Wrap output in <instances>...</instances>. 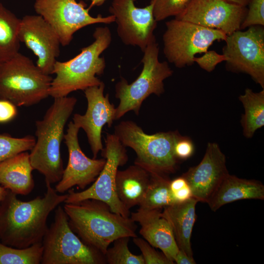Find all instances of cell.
<instances>
[{
    "instance_id": "f546056e",
    "label": "cell",
    "mask_w": 264,
    "mask_h": 264,
    "mask_svg": "<svg viewBox=\"0 0 264 264\" xmlns=\"http://www.w3.org/2000/svg\"><path fill=\"white\" fill-rule=\"evenodd\" d=\"M192 0H151L154 16L157 22L181 13Z\"/></svg>"
},
{
    "instance_id": "83f0119b",
    "label": "cell",
    "mask_w": 264,
    "mask_h": 264,
    "mask_svg": "<svg viewBox=\"0 0 264 264\" xmlns=\"http://www.w3.org/2000/svg\"><path fill=\"white\" fill-rule=\"evenodd\" d=\"M130 237H120L113 242V246L108 248L105 258L109 264H145L142 255H135L129 250Z\"/></svg>"
},
{
    "instance_id": "7a4b0ae2",
    "label": "cell",
    "mask_w": 264,
    "mask_h": 264,
    "mask_svg": "<svg viewBox=\"0 0 264 264\" xmlns=\"http://www.w3.org/2000/svg\"><path fill=\"white\" fill-rule=\"evenodd\" d=\"M63 208L74 233L104 256L109 245L116 239L137 237V226L130 217L112 212L102 201L86 199L65 203Z\"/></svg>"
},
{
    "instance_id": "4fadbf2b",
    "label": "cell",
    "mask_w": 264,
    "mask_h": 264,
    "mask_svg": "<svg viewBox=\"0 0 264 264\" xmlns=\"http://www.w3.org/2000/svg\"><path fill=\"white\" fill-rule=\"evenodd\" d=\"M136 0H113L109 11L115 17L117 33L123 44L137 46L143 52L156 40L154 34L157 22L154 16L153 2L142 8L134 4Z\"/></svg>"
},
{
    "instance_id": "d4e9b609",
    "label": "cell",
    "mask_w": 264,
    "mask_h": 264,
    "mask_svg": "<svg viewBox=\"0 0 264 264\" xmlns=\"http://www.w3.org/2000/svg\"><path fill=\"white\" fill-rule=\"evenodd\" d=\"M20 22V19L0 2V64L19 52Z\"/></svg>"
},
{
    "instance_id": "d6986e66",
    "label": "cell",
    "mask_w": 264,
    "mask_h": 264,
    "mask_svg": "<svg viewBox=\"0 0 264 264\" xmlns=\"http://www.w3.org/2000/svg\"><path fill=\"white\" fill-rule=\"evenodd\" d=\"M130 218L140 226L139 233L152 246L160 249L174 264L179 250L171 226L162 215L161 209L138 208Z\"/></svg>"
},
{
    "instance_id": "d6a6232c",
    "label": "cell",
    "mask_w": 264,
    "mask_h": 264,
    "mask_svg": "<svg viewBox=\"0 0 264 264\" xmlns=\"http://www.w3.org/2000/svg\"><path fill=\"white\" fill-rule=\"evenodd\" d=\"M225 60L223 54H219L214 50H207L202 56L195 57L194 59V63L208 72L213 71L219 64Z\"/></svg>"
},
{
    "instance_id": "ffe728a7",
    "label": "cell",
    "mask_w": 264,
    "mask_h": 264,
    "mask_svg": "<svg viewBox=\"0 0 264 264\" xmlns=\"http://www.w3.org/2000/svg\"><path fill=\"white\" fill-rule=\"evenodd\" d=\"M242 199H264V186L259 181L239 178L228 174L207 203L216 212L223 205Z\"/></svg>"
},
{
    "instance_id": "484cf974",
    "label": "cell",
    "mask_w": 264,
    "mask_h": 264,
    "mask_svg": "<svg viewBox=\"0 0 264 264\" xmlns=\"http://www.w3.org/2000/svg\"><path fill=\"white\" fill-rule=\"evenodd\" d=\"M170 181L166 175L150 174L149 184L139 208L146 210L162 209L176 203L170 189Z\"/></svg>"
},
{
    "instance_id": "ac0fdd59",
    "label": "cell",
    "mask_w": 264,
    "mask_h": 264,
    "mask_svg": "<svg viewBox=\"0 0 264 264\" xmlns=\"http://www.w3.org/2000/svg\"><path fill=\"white\" fill-rule=\"evenodd\" d=\"M228 174L224 154L216 143L209 142L200 162L182 176L192 190L193 198L207 203Z\"/></svg>"
},
{
    "instance_id": "2e32d148",
    "label": "cell",
    "mask_w": 264,
    "mask_h": 264,
    "mask_svg": "<svg viewBox=\"0 0 264 264\" xmlns=\"http://www.w3.org/2000/svg\"><path fill=\"white\" fill-rule=\"evenodd\" d=\"M80 128L70 121L64 139L68 152L67 166L61 180L55 186L58 193H64L74 186L84 189L93 182L103 169L106 159L90 158L82 151L79 143Z\"/></svg>"
},
{
    "instance_id": "7402d4cb",
    "label": "cell",
    "mask_w": 264,
    "mask_h": 264,
    "mask_svg": "<svg viewBox=\"0 0 264 264\" xmlns=\"http://www.w3.org/2000/svg\"><path fill=\"white\" fill-rule=\"evenodd\" d=\"M198 201L194 198L163 208L162 215L169 222L179 249L193 257L191 238L196 220V206Z\"/></svg>"
},
{
    "instance_id": "5bb4252c",
    "label": "cell",
    "mask_w": 264,
    "mask_h": 264,
    "mask_svg": "<svg viewBox=\"0 0 264 264\" xmlns=\"http://www.w3.org/2000/svg\"><path fill=\"white\" fill-rule=\"evenodd\" d=\"M247 8L225 0H192L175 18L218 29L227 35L241 30Z\"/></svg>"
},
{
    "instance_id": "603a6c76",
    "label": "cell",
    "mask_w": 264,
    "mask_h": 264,
    "mask_svg": "<svg viewBox=\"0 0 264 264\" xmlns=\"http://www.w3.org/2000/svg\"><path fill=\"white\" fill-rule=\"evenodd\" d=\"M150 180V174L134 164L124 170H117L115 188L117 197L128 209L141 203Z\"/></svg>"
},
{
    "instance_id": "4316f807",
    "label": "cell",
    "mask_w": 264,
    "mask_h": 264,
    "mask_svg": "<svg viewBox=\"0 0 264 264\" xmlns=\"http://www.w3.org/2000/svg\"><path fill=\"white\" fill-rule=\"evenodd\" d=\"M43 251L42 242L23 248L8 246L0 242V264H39Z\"/></svg>"
},
{
    "instance_id": "277c9868",
    "label": "cell",
    "mask_w": 264,
    "mask_h": 264,
    "mask_svg": "<svg viewBox=\"0 0 264 264\" xmlns=\"http://www.w3.org/2000/svg\"><path fill=\"white\" fill-rule=\"evenodd\" d=\"M93 42L81 49L74 58L65 62L56 61L52 74L49 95L53 98L68 96L71 92L84 90L99 85L102 81L96 76L104 73L106 61L101 54L111 42V34L107 26L95 28Z\"/></svg>"
},
{
    "instance_id": "44dd1931",
    "label": "cell",
    "mask_w": 264,
    "mask_h": 264,
    "mask_svg": "<svg viewBox=\"0 0 264 264\" xmlns=\"http://www.w3.org/2000/svg\"><path fill=\"white\" fill-rule=\"evenodd\" d=\"M33 170L29 154L19 153L0 162V184L16 195H27L34 188Z\"/></svg>"
},
{
    "instance_id": "f35d334b",
    "label": "cell",
    "mask_w": 264,
    "mask_h": 264,
    "mask_svg": "<svg viewBox=\"0 0 264 264\" xmlns=\"http://www.w3.org/2000/svg\"><path fill=\"white\" fill-rule=\"evenodd\" d=\"M90 1V4L89 8L91 9L93 6H101L106 1V0H89Z\"/></svg>"
},
{
    "instance_id": "3957f363",
    "label": "cell",
    "mask_w": 264,
    "mask_h": 264,
    "mask_svg": "<svg viewBox=\"0 0 264 264\" xmlns=\"http://www.w3.org/2000/svg\"><path fill=\"white\" fill-rule=\"evenodd\" d=\"M54 99L43 118L36 121L37 139L29 154L34 170L42 174L45 182L50 184L58 182L63 174L61 145L65 126L77 101L73 96Z\"/></svg>"
},
{
    "instance_id": "4dcf8cb0",
    "label": "cell",
    "mask_w": 264,
    "mask_h": 264,
    "mask_svg": "<svg viewBox=\"0 0 264 264\" xmlns=\"http://www.w3.org/2000/svg\"><path fill=\"white\" fill-rule=\"evenodd\" d=\"M134 243L141 252L145 264H173L162 252L155 250L145 239L136 237L132 238Z\"/></svg>"
},
{
    "instance_id": "8d00e7d4",
    "label": "cell",
    "mask_w": 264,
    "mask_h": 264,
    "mask_svg": "<svg viewBox=\"0 0 264 264\" xmlns=\"http://www.w3.org/2000/svg\"><path fill=\"white\" fill-rule=\"evenodd\" d=\"M177 264H196L193 257L188 255L184 251L179 249L175 259L174 263Z\"/></svg>"
},
{
    "instance_id": "7c38bea8",
    "label": "cell",
    "mask_w": 264,
    "mask_h": 264,
    "mask_svg": "<svg viewBox=\"0 0 264 264\" xmlns=\"http://www.w3.org/2000/svg\"><path fill=\"white\" fill-rule=\"evenodd\" d=\"M86 6L84 1L78 2L76 0H35L34 4L36 13L52 27L63 46L69 45L74 33L83 27L115 22L112 15L91 16L89 12L90 9Z\"/></svg>"
},
{
    "instance_id": "8fae6325",
    "label": "cell",
    "mask_w": 264,
    "mask_h": 264,
    "mask_svg": "<svg viewBox=\"0 0 264 264\" xmlns=\"http://www.w3.org/2000/svg\"><path fill=\"white\" fill-rule=\"evenodd\" d=\"M222 54L227 70L249 75L264 89V28L255 25L227 35Z\"/></svg>"
},
{
    "instance_id": "74e56055",
    "label": "cell",
    "mask_w": 264,
    "mask_h": 264,
    "mask_svg": "<svg viewBox=\"0 0 264 264\" xmlns=\"http://www.w3.org/2000/svg\"><path fill=\"white\" fill-rule=\"evenodd\" d=\"M237 5L247 7L251 0H225Z\"/></svg>"
},
{
    "instance_id": "8992f818",
    "label": "cell",
    "mask_w": 264,
    "mask_h": 264,
    "mask_svg": "<svg viewBox=\"0 0 264 264\" xmlns=\"http://www.w3.org/2000/svg\"><path fill=\"white\" fill-rule=\"evenodd\" d=\"M159 51L156 40L148 45L143 51V68L137 78L129 84L122 77L116 84L115 95L119 103L116 108L115 120L132 110L138 115L147 97L152 94L160 96L164 92V81L172 75L173 70L167 61H159Z\"/></svg>"
},
{
    "instance_id": "6da1fadb",
    "label": "cell",
    "mask_w": 264,
    "mask_h": 264,
    "mask_svg": "<svg viewBox=\"0 0 264 264\" xmlns=\"http://www.w3.org/2000/svg\"><path fill=\"white\" fill-rule=\"evenodd\" d=\"M46 191L27 201L18 198L7 189L0 204V240L1 243L18 248L42 242L48 228L50 213L63 202L67 195H59L51 184L45 182Z\"/></svg>"
},
{
    "instance_id": "9a60e30c",
    "label": "cell",
    "mask_w": 264,
    "mask_h": 264,
    "mask_svg": "<svg viewBox=\"0 0 264 264\" xmlns=\"http://www.w3.org/2000/svg\"><path fill=\"white\" fill-rule=\"evenodd\" d=\"M18 38L37 56L39 69L45 74H52L61 44L50 24L39 15H25L20 19Z\"/></svg>"
},
{
    "instance_id": "1f68e13d",
    "label": "cell",
    "mask_w": 264,
    "mask_h": 264,
    "mask_svg": "<svg viewBox=\"0 0 264 264\" xmlns=\"http://www.w3.org/2000/svg\"><path fill=\"white\" fill-rule=\"evenodd\" d=\"M246 16L241 30L252 26H264V0H251L248 5Z\"/></svg>"
},
{
    "instance_id": "ba28073f",
    "label": "cell",
    "mask_w": 264,
    "mask_h": 264,
    "mask_svg": "<svg viewBox=\"0 0 264 264\" xmlns=\"http://www.w3.org/2000/svg\"><path fill=\"white\" fill-rule=\"evenodd\" d=\"M42 264H103L105 256L86 244L70 227L63 207L55 211L54 220L42 240Z\"/></svg>"
},
{
    "instance_id": "ab89813d",
    "label": "cell",
    "mask_w": 264,
    "mask_h": 264,
    "mask_svg": "<svg viewBox=\"0 0 264 264\" xmlns=\"http://www.w3.org/2000/svg\"><path fill=\"white\" fill-rule=\"evenodd\" d=\"M7 192V189L2 186H0V204Z\"/></svg>"
},
{
    "instance_id": "5b68a950",
    "label": "cell",
    "mask_w": 264,
    "mask_h": 264,
    "mask_svg": "<svg viewBox=\"0 0 264 264\" xmlns=\"http://www.w3.org/2000/svg\"><path fill=\"white\" fill-rule=\"evenodd\" d=\"M114 134L125 147L135 153L134 164L150 174L166 175L176 171L178 159L174 147L181 136L177 131L148 134L134 122L126 120L115 126Z\"/></svg>"
},
{
    "instance_id": "d590c367",
    "label": "cell",
    "mask_w": 264,
    "mask_h": 264,
    "mask_svg": "<svg viewBox=\"0 0 264 264\" xmlns=\"http://www.w3.org/2000/svg\"><path fill=\"white\" fill-rule=\"evenodd\" d=\"M171 194L176 203L183 202L193 198L192 191L189 184Z\"/></svg>"
},
{
    "instance_id": "52a82bcc",
    "label": "cell",
    "mask_w": 264,
    "mask_h": 264,
    "mask_svg": "<svg viewBox=\"0 0 264 264\" xmlns=\"http://www.w3.org/2000/svg\"><path fill=\"white\" fill-rule=\"evenodd\" d=\"M52 79L19 52L0 64V99L18 107L35 105L49 96Z\"/></svg>"
},
{
    "instance_id": "e575fe53",
    "label": "cell",
    "mask_w": 264,
    "mask_h": 264,
    "mask_svg": "<svg viewBox=\"0 0 264 264\" xmlns=\"http://www.w3.org/2000/svg\"><path fill=\"white\" fill-rule=\"evenodd\" d=\"M16 106L10 101L0 99V123H5L14 119L17 115Z\"/></svg>"
},
{
    "instance_id": "f1b7e54d",
    "label": "cell",
    "mask_w": 264,
    "mask_h": 264,
    "mask_svg": "<svg viewBox=\"0 0 264 264\" xmlns=\"http://www.w3.org/2000/svg\"><path fill=\"white\" fill-rule=\"evenodd\" d=\"M35 142V137L30 135L17 138L0 134V162L19 153L31 150Z\"/></svg>"
},
{
    "instance_id": "cb8c5ba5",
    "label": "cell",
    "mask_w": 264,
    "mask_h": 264,
    "mask_svg": "<svg viewBox=\"0 0 264 264\" xmlns=\"http://www.w3.org/2000/svg\"><path fill=\"white\" fill-rule=\"evenodd\" d=\"M239 99L244 109L241 121L243 133L245 137L250 138L257 130L264 126V89L255 92L247 88Z\"/></svg>"
},
{
    "instance_id": "30bf717a",
    "label": "cell",
    "mask_w": 264,
    "mask_h": 264,
    "mask_svg": "<svg viewBox=\"0 0 264 264\" xmlns=\"http://www.w3.org/2000/svg\"><path fill=\"white\" fill-rule=\"evenodd\" d=\"M105 147L102 152L106 159L105 164L92 184L81 192L68 190L65 203H73L86 199H95L108 204L112 212L125 217L131 212L118 198L115 188L116 173L119 166L128 160L127 150L113 133H107L105 139Z\"/></svg>"
},
{
    "instance_id": "e0dca14e",
    "label": "cell",
    "mask_w": 264,
    "mask_h": 264,
    "mask_svg": "<svg viewBox=\"0 0 264 264\" xmlns=\"http://www.w3.org/2000/svg\"><path fill=\"white\" fill-rule=\"evenodd\" d=\"M105 84L88 88L84 90L88 106L84 115L74 114L73 123L85 132L93 158L104 148L101 139L102 130L104 125L110 127L115 120L116 108L109 99V94H104Z\"/></svg>"
},
{
    "instance_id": "9c48e42d",
    "label": "cell",
    "mask_w": 264,
    "mask_h": 264,
    "mask_svg": "<svg viewBox=\"0 0 264 264\" xmlns=\"http://www.w3.org/2000/svg\"><path fill=\"white\" fill-rule=\"evenodd\" d=\"M163 54L177 68L193 65L197 54L206 52L216 41H224L223 31L174 19L165 22Z\"/></svg>"
},
{
    "instance_id": "836d02e7",
    "label": "cell",
    "mask_w": 264,
    "mask_h": 264,
    "mask_svg": "<svg viewBox=\"0 0 264 264\" xmlns=\"http://www.w3.org/2000/svg\"><path fill=\"white\" fill-rule=\"evenodd\" d=\"M194 152V146L192 140L187 137L181 136L176 142L174 154L178 159H186L191 157Z\"/></svg>"
}]
</instances>
